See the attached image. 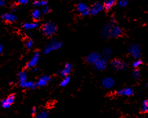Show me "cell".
Segmentation results:
<instances>
[{"instance_id": "obj_1", "label": "cell", "mask_w": 148, "mask_h": 118, "mask_svg": "<svg viewBox=\"0 0 148 118\" xmlns=\"http://www.w3.org/2000/svg\"><path fill=\"white\" fill-rule=\"evenodd\" d=\"M42 33L46 36H52L57 33V26L55 23L48 22L42 25Z\"/></svg>"}, {"instance_id": "obj_2", "label": "cell", "mask_w": 148, "mask_h": 118, "mask_svg": "<svg viewBox=\"0 0 148 118\" xmlns=\"http://www.w3.org/2000/svg\"><path fill=\"white\" fill-rule=\"evenodd\" d=\"M62 46V43L61 42H59L57 40H53L46 47V48H44V53L48 54L52 51L58 50V49L61 48Z\"/></svg>"}, {"instance_id": "obj_3", "label": "cell", "mask_w": 148, "mask_h": 118, "mask_svg": "<svg viewBox=\"0 0 148 118\" xmlns=\"http://www.w3.org/2000/svg\"><path fill=\"white\" fill-rule=\"evenodd\" d=\"M111 27L110 31V37L118 38L123 35V30L120 27L116 24V22L114 21L112 22L111 20Z\"/></svg>"}, {"instance_id": "obj_4", "label": "cell", "mask_w": 148, "mask_h": 118, "mask_svg": "<svg viewBox=\"0 0 148 118\" xmlns=\"http://www.w3.org/2000/svg\"><path fill=\"white\" fill-rule=\"evenodd\" d=\"M111 65H112L113 69L117 71H122L125 70L127 68V65L125 62L118 59H113L111 61Z\"/></svg>"}, {"instance_id": "obj_5", "label": "cell", "mask_w": 148, "mask_h": 118, "mask_svg": "<svg viewBox=\"0 0 148 118\" xmlns=\"http://www.w3.org/2000/svg\"><path fill=\"white\" fill-rule=\"evenodd\" d=\"M129 51L131 55L133 56L134 59H138L141 56L142 49L139 45L136 44H133L129 47Z\"/></svg>"}, {"instance_id": "obj_6", "label": "cell", "mask_w": 148, "mask_h": 118, "mask_svg": "<svg viewBox=\"0 0 148 118\" xmlns=\"http://www.w3.org/2000/svg\"><path fill=\"white\" fill-rule=\"evenodd\" d=\"M77 10L83 16H86L90 14V8L88 7V5L84 3H79L77 5Z\"/></svg>"}, {"instance_id": "obj_7", "label": "cell", "mask_w": 148, "mask_h": 118, "mask_svg": "<svg viewBox=\"0 0 148 118\" xmlns=\"http://www.w3.org/2000/svg\"><path fill=\"white\" fill-rule=\"evenodd\" d=\"M40 59V53L38 51H36L34 53L33 56L31 59L27 62V65H26V68L27 69H31V68H35L36 65L38 64Z\"/></svg>"}, {"instance_id": "obj_8", "label": "cell", "mask_w": 148, "mask_h": 118, "mask_svg": "<svg viewBox=\"0 0 148 118\" xmlns=\"http://www.w3.org/2000/svg\"><path fill=\"white\" fill-rule=\"evenodd\" d=\"M95 69L98 70V71H103L107 68V60L103 58H100L99 60H97V61L93 64Z\"/></svg>"}, {"instance_id": "obj_9", "label": "cell", "mask_w": 148, "mask_h": 118, "mask_svg": "<svg viewBox=\"0 0 148 118\" xmlns=\"http://www.w3.org/2000/svg\"><path fill=\"white\" fill-rule=\"evenodd\" d=\"M15 101V95L14 94H11L9 97H7L6 99H3L1 102V106L4 108H9L10 106H11L12 104Z\"/></svg>"}, {"instance_id": "obj_10", "label": "cell", "mask_w": 148, "mask_h": 118, "mask_svg": "<svg viewBox=\"0 0 148 118\" xmlns=\"http://www.w3.org/2000/svg\"><path fill=\"white\" fill-rule=\"evenodd\" d=\"M116 81L114 78L110 77H105L102 80L101 85L103 88L105 89H110L112 88L115 85Z\"/></svg>"}, {"instance_id": "obj_11", "label": "cell", "mask_w": 148, "mask_h": 118, "mask_svg": "<svg viewBox=\"0 0 148 118\" xmlns=\"http://www.w3.org/2000/svg\"><path fill=\"white\" fill-rule=\"evenodd\" d=\"M103 9V5L101 4L100 3L97 2L95 3L91 7V8H90V14L96 16L97 14H98L99 12H101Z\"/></svg>"}, {"instance_id": "obj_12", "label": "cell", "mask_w": 148, "mask_h": 118, "mask_svg": "<svg viewBox=\"0 0 148 118\" xmlns=\"http://www.w3.org/2000/svg\"><path fill=\"white\" fill-rule=\"evenodd\" d=\"M51 80V77L48 75H43L42 77H40L37 82L36 83V87H44L47 85V84L49 83V81Z\"/></svg>"}, {"instance_id": "obj_13", "label": "cell", "mask_w": 148, "mask_h": 118, "mask_svg": "<svg viewBox=\"0 0 148 118\" xmlns=\"http://www.w3.org/2000/svg\"><path fill=\"white\" fill-rule=\"evenodd\" d=\"M101 56L99 53H97V52H92V53H90L86 57V62L89 63V64H94L97 60H99L101 58Z\"/></svg>"}, {"instance_id": "obj_14", "label": "cell", "mask_w": 148, "mask_h": 118, "mask_svg": "<svg viewBox=\"0 0 148 118\" xmlns=\"http://www.w3.org/2000/svg\"><path fill=\"white\" fill-rule=\"evenodd\" d=\"M117 93L118 95L120 96L130 97L134 95V90L133 89L131 88H124L121 89L120 90H118L117 91Z\"/></svg>"}, {"instance_id": "obj_15", "label": "cell", "mask_w": 148, "mask_h": 118, "mask_svg": "<svg viewBox=\"0 0 148 118\" xmlns=\"http://www.w3.org/2000/svg\"><path fill=\"white\" fill-rule=\"evenodd\" d=\"M72 65L71 63H66V65H64V69L60 71L59 74L62 77H67V76L69 75V74L71 72V71L72 70Z\"/></svg>"}, {"instance_id": "obj_16", "label": "cell", "mask_w": 148, "mask_h": 118, "mask_svg": "<svg viewBox=\"0 0 148 118\" xmlns=\"http://www.w3.org/2000/svg\"><path fill=\"white\" fill-rule=\"evenodd\" d=\"M19 86L22 88H27V89H35L36 88V83H34L33 81H29L26 80L23 82H20Z\"/></svg>"}, {"instance_id": "obj_17", "label": "cell", "mask_w": 148, "mask_h": 118, "mask_svg": "<svg viewBox=\"0 0 148 118\" xmlns=\"http://www.w3.org/2000/svg\"><path fill=\"white\" fill-rule=\"evenodd\" d=\"M1 18L3 20L5 21V22H10V23L15 22L17 19L16 16L14 14H12V13H9V12H6V13H4V14H3L1 16Z\"/></svg>"}, {"instance_id": "obj_18", "label": "cell", "mask_w": 148, "mask_h": 118, "mask_svg": "<svg viewBox=\"0 0 148 118\" xmlns=\"http://www.w3.org/2000/svg\"><path fill=\"white\" fill-rule=\"evenodd\" d=\"M111 27V23L110 22L109 24L104 25L101 30V35L105 38H110V31Z\"/></svg>"}, {"instance_id": "obj_19", "label": "cell", "mask_w": 148, "mask_h": 118, "mask_svg": "<svg viewBox=\"0 0 148 118\" xmlns=\"http://www.w3.org/2000/svg\"><path fill=\"white\" fill-rule=\"evenodd\" d=\"M39 26V23L36 22H26L22 24V28L23 29L25 30H32L34 29L37 28Z\"/></svg>"}, {"instance_id": "obj_20", "label": "cell", "mask_w": 148, "mask_h": 118, "mask_svg": "<svg viewBox=\"0 0 148 118\" xmlns=\"http://www.w3.org/2000/svg\"><path fill=\"white\" fill-rule=\"evenodd\" d=\"M117 2V0H105L103 3L104 9L106 10H109L114 6Z\"/></svg>"}, {"instance_id": "obj_21", "label": "cell", "mask_w": 148, "mask_h": 118, "mask_svg": "<svg viewBox=\"0 0 148 118\" xmlns=\"http://www.w3.org/2000/svg\"><path fill=\"white\" fill-rule=\"evenodd\" d=\"M112 55V50L110 48H105L103 50V57L105 59H110Z\"/></svg>"}, {"instance_id": "obj_22", "label": "cell", "mask_w": 148, "mask_h": 118, "mask_svg": "<svg viewBox=\"0 0 148 118\" xmlns=\"http://www.w3.org/2000/svg\"><path fill=\"white\" fill-rule=\"evenodd\" d=\"M31 15H32L33 20H35V21H37V20H38L40 18L41 11L38 9H35L32 11Z\"/></svg>"}, {"instance_id": "obj_23", "label": "cell", "mask_w": 148, "mask_h": 118, "mask_svg": "<svg viewBox=\"0 0 148 118\" xmlns=\"http://www.w3.org/2000/svg\"><path fill=\"white\" fill-rule=\"evenodd\" d=\"M33 5L36 7H43L47 5V1H46V0H35V1L33 2Z\"/></svg>"}, {"instance_id": "obj_24", "label": "cell", "mask_w": 148, "mask_h": 118, "mask_svg": "<svg viewBox=\"0 0 148 118\" xmlns=\"http://www.w3.org/2000/svg\"><path fill=\"white\" fill-rule=\"evenodd\" d=\"M140 112L143 114H146L148 112V99H146L142 102Z\"/></svg>"}, {"instance_id": "obj_25", "label": "cell", "mask_w": 148, "mask_h": 118, "mask_svg": "<svg viewBox=\"0 0 148 118\" xmlns=\"http://www.w3.org/2000/svg\"><path fill=\"white\" fill-rule=\"evenodd\" d=\"M18 78L20 82H23L27 79V74L25 72H20L18 74Z\"/></svg>"}, {"instance_id": "obj_26", "label": "cell", "mask_w": 148, "mask_h": 118, "mask_svg": "<svg viewBox=\"0 0 148 118\" xmlns=\"http://www.w3.org/2000/svg\"><path fill=\"white\" fill-rule=\"evenodd\" d=\"M49 114L48 112L45 110H42L38 112V114H36V117L38 118H47L49 117Z\"/></svg>"}, {"instance_id": "obj_27", "label": "cell", "mask_w": 148, "mask_h": 118, "mask_svg": "<svg viewBox=\"0 0 148 118\" xmlns=\"http://www.w3.org/2000/svg\"><path fill=\"white\" fill-rule=\"evenodd\" d=\"M70 78L69 76H67V77H64V78L61 80V82L60 83V86H62V87H64V86H66L68 84L70 83Z\"/></svg>"}, {"instance_id": "obj_28", "label": "cell", "mask_w": 148, "mask_h": 118, "mask_svg": "<svg viewBox=\"0 0 148 118\" xmlns=\"http://www.w3.org/2000/svg\"><path fill=\"white\" fill-rule=\"evenodd\" d=\"M142 63L143 62H142V60L140 59H138L133 63V66L134 68H138L142 64Z\"/></svg>"}, {"instance_id": "obj_29", "label": "cell", "mask_w": 148, "mask_h": 118, "mask_svg": "<svg viewBox=\"0 0 148 118\" xmlns=\"http://www.w3.org/2000/svg\"><path fill=\"white\" fill-rule=\"evenodd\" d=\"M118 5L120 7H125L128 5V0H120Z\"/></svg>"}, {"instance_id": "obj_30", "label": "cell", "mask_w": 148, "mask_h": 118, "mask_svg": "<svg viewBox=\"0 0 148 118\" xmlns=\"http://www.w3.org/2000/svg\"><path fill=\"white\" fill-rule=\"evenodd\" d=\"M140 76V72L138 70L135 69L133 72V77L134 78L135 80L138 79Z\"/></svg>"}, {"instance_id": "obj_31", "label": "cell", "mask_w": 148, "mask_h": 118, "mask_svg": "<svg viewBox=\"0 0 148 118\" xmlns=\"http://www.w3.org/2000/svg\"><path fill=\"white\" fill-rule=\"evenodd\" d=\"M25 46L27 49H31L33 46V41L32 40H29L25 42Z\"/></svg>"}, {"instance_id": "obj_32", "label": "cell", "mask_w": 148, "mask_h": 118, "mask_svg": "<svg viewBox=\"0 0 148 118\" xmlns=\"http://www.w3.org/2000/svg\"><path fill=\"white\" fill-rule=\"evenodd\" d=\"M50 8L49 7H47V5L45 7H43V9H42V12L44 13V14H48V13L50 12Z\"/></svg>"}, {"instance_id": "obj_33", "label": "cell", "mask_w": 148, "mask_h": 118, "mask_svg": "<svg viewBox=\"0 0 148 118\" xmlns=\"http://www.w3.org/2000/svg\"><path fill=\"white\" fill-rule=\"evenodd\" d=\"M29 0H16V2L20 5H27Z\"/></svg>"}, {"instance_id": "obj_34", "label": "cell", "mask_w": 148, "mask_h": 118, "mask_svg": "<svg viewBox=\"0 0 148 118\" xmlns=\"http://www.w3.org/2000/svg\"><path fill=\"white\" fill-rule=\"evenodd\" d=\"M6 3V0H0V7H3Z\"/></svg>"}, {"instance_id": "obj_35", "label": "cell", "mask_w": 148, "mask_h": 118, "mask_svg": "<svg viewBox=\"0 0 148 118\" xmlns=\"http://www.w3.org/2000/svg\"><path fill=\"white\" fill-rule=\"evenodd\" d=\"M31 114L32 115H36V108H35V107H34V108H32V110H31Z\"/></svg>"}, {"instance_id": "obj_36", "label": "cell", "mask_w": 148, "mask_h": 118, "mask_svg": "<svg viewBox=\"0 0 148 118\" xmlns=\"http://www.w3.org/2000/svg\"><path fill=\"white\" fill-rule=\"evenodd\" d=\"M3 46L0 44V55L3 53Z\"/></svg>"}, {"instance_id": "obj_37", "label": "cell", "mask_w": 148, "mask_h": 118, "mask_svg": "<svg viewBox=\"0 0 148 118\" xmlns=\"http://www.w3.org/2000/svg\"><path fill=\"white\" fill-rule=\"evenodd\" d=\"M146 86H147V88H148V83H147V85H146Z\"/></svg>"}]
</instances>
